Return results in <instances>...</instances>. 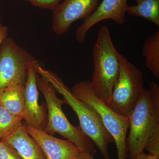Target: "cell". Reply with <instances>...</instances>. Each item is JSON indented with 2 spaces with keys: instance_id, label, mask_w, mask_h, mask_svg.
<instances>
[{
  "instance_id": "cell-1",
  "label": "cell",
  "mask_w": 159,
  "mask_h": 159,
  "mask_svg": "<svg viewBox=\"0 0 159 159\" xmlns=\"http://www.w3.org/2000/svg\"><path fill=\"white\" fill-rule=\"evenodd\" d=\"M149 87L150 89H145L128 117L129 133L126 146L130 159L144 153L147 141L159 129V84L152 81Z\"/></svg>"
},
{
  "instance_id": "cell-2",
  "label": "cell",
  "mask_w": 159,
  "mask_h": 159,
  "mask_svg": "<svg viewBox=\"0 0 159 159\" xmlns=\"http://www.w3.org/2000/svg\"><path fill=\"white\" fill-rule=\"evenodd\" d=\"M37 72L51 83L57 93L62 95L65 103L70 106L77 115L80 127L97 146L103 158L110 159L108 146L114 142L113 138L106 129L97 111L88 103L75 97L56 74L45 70L40 66L38 68Z\"/></svg>"
},
{
  "instance_id": "cell-3",
  "label": "cell",
  "mask_w": 159,
  "mask_h": 159,
  "mask_svg": "<svg viewBox=\"0 0 159 159\" xmlns=\"http://www.w3.org/2000/svg\"><path fill=\"white\" fill-rule=\"evenodd\" d=\"M118 53L108 27H100L93 49L94 70L90 82L97 97L106 104L110 101L119 74Z\"/></svg>"
},
{
  "instance_id": "cell-4",
  "label": "cell",
  "mask_w": 159,
  "mask_h": 159,
  "mask_svg": "<svg viewBox=\"0 0 159 159\" xmlns=\"http://www.w3.org/2000/svg\"><path fill=\"white\" fill-rule=\"evenodd\" d=\"M39 75L37 80L38 89L43 95L48 111V122L45 131L49 134L57 133L70 141L80 148L94 156L96 150L93 141L86 135L79 126L76 127L69 121L62 110L65 103L56 95V90L46 78Z\"/></svg>"
},
{
  "instance_id": "cell-5",
  "label": "cell",
  "mask_w": 159,
  "mask_h": 159,
  "mask_svg": "<svg viewBox=\"0 0 159 159\" xmlns=\"http://www.w3.org/2000/svg\"><path fill=\"white\" fill-rule=\"evenodd\" d=\"M71 92L78 99L95 109L102 119L106 129L116 143L118 159H127L126 134L129 129L128 117L119 115L97 97L89 80L77 83Z\"/></svg>"
},
{
  "instance_id": "cell-6",
  "label": "cell",
  "mask_w": 159,
  "mask_h": 159,
  "mask_svg": "<svg viewBox=\"0 0 159 159\" xmlns=\"http://www.w3.org/2000/svg\"><path fill=\"white\" fill-rule=\"evenodd\" d=\"M118 57L119 74L107 105L117 113L128 117L143 94L144 80L142 71L119 52Z\"/></svg>"
},
{
  "instance_id": "cell-7",
  "label": "cell",
  "mask_w": 159,
  "mask_h": 159,
  "mask_svg": "<svg viewBox=\"0 0 159 159\" xmlns=\"http://www.w3.org/2000/svg\"><path fill=\"white\" fill-rule=\"evenodd\" d=\"M38 65L32 55L6 37L0 47V92L9 86L25 85L28 69Z\"/></svg>"
},
{
  "instance_id": "cell-8",
  "label": "cell",
  "mask_w": 159,
  "mask_h": 159,
  "mask_svg": "<svg viewBox=\"0 0 159 159\" xmlns=\"http://www.w3.org/2000/svg\"><path fill=\"white\" fill-rule=\"evenodd\" d=\"M99 0H65L52 11V28L57 35L64 34L72 24L85 19L97 9Z\"/></svg>"
},
{
  "instance_id": "cell-9",
  "label": "cell",
  "mask_w": 159,
  "mask_h": 159,
  "mask_svg": "<svg viewBox=\"0 0 159 159\" xmlns=\"http://www.w3.org/2000/svg\"><path fill=\"white\" fill-rule=\"evenodd\" d=\"M31 65L28 70L24 89L25 108L23 120L27 125L33 128L44 131L48 122L47 106L39 103V93L37 80L39 76L36 68L39 66Z\"/></svg>"
},
{
  "instance_id": "cell-10",
  "label": "cell",
  "mask_w": 159,
  "mask_h": 159,
  "mask_svg": "<svg viewBox=\"0 0 159 159\" xmlns=\"http://www.w3.org/2000/svg\"><path fill=\"white\" fill-rule=\"evenodd\" d=\"M128 0H102L97 9L77 28L75 33L77 41L83 43L87 33L96 24L111 20L119 25L125 22Z\"/></svg>"
},
{
  "instance_id": "cell-11",
  "label": "cell",
  "mask_w": 159,
  "mask_h": 159,
  "mask_svg": "<svg viewBox=\"0 0 159 159\" xmlns=\"http://www.w3.org/2000/svg\"><path fill=\"white\" fill-rule=\"evenodd\" d=\"M28 134L38 143L46 159H75L82 152L68 140L57 139L24 123Z\"/></svg>"
},
{
  "instance_id": "cell-12",
  "label": "cell",
  "mask_w": 159,
  "mask_h": 159,
  "mask_svg": "<svg viewBox=\"0 0 159 159\" xmlns=\"http://www.w3.org/2000/svg\"><path fill=\"white\" fill-rule=\"evenodd\" d=\"M0 140L11 145L23 159H46L40 146L28 134L22 122L7 136Z\"/></svg>"
},
{
  "instance_id": "cell-13",
  "label": "cell",
  "mask_w": 159,
  "mask_h": 159,
  "mask_svg": "<svg viewBox=\"0 0 159 159\" xmlns=\"http://www.w3.org/2000/svg\"><path fill=\"white\" fill-rule=\"evenodd\" d=\"M24 85L9 86L0 92V106L23 118L25 108Z\"/></svg>"
},
{
  "instance_id": "cell-14",
  "label": "cell",
  "mask_w": 159,
  "mask_h": 159,
  "mask_svg": "<svg viewBox=\"0 0 159 159\" xmlns=\"http://www.w3.org/2000/svg\"><path fill=\"white\" fill-rule=\"evenodd\" d=\"M145 66L154 77L159 79V31L145 39L142 49Z\"/></svg>"
},
{
  "instance_id": "cell-15",
  "label": "cell",
  "mask_w": 159,
  "mask_h": 159,
  "mask_svg": "<svg viewBox=\"0 0 159 159\" xmlns=\"http://www.w3.org/2000/svg\"><path fill=\"white\" fill-rule=\"evenodd\" d=\"M136 5L127 6L126 13L145 18L159 27V0H135Z\"/></svg>"
},
{
  "instance_id": "cell-16",
  "label": "cell",
  "mask_w": 159,
  "mask_h": 159,
  "mask_svg": "<svg viewBox=\"0 0 159 159\" xmlns=\"http://www.w3.org/2000/svg\"><path fill=\"white\" fill-rule=\"evenodd\" d=\"M22 121L21 117L11 113L0 106V140L12 132Z\"/></svg>"
},
{
  "instance_id": "cell-17",
  "label": "cell",
  "mask_w": 159,
  "mask_h": 159,
  "mask_svg": "<svg viewBox=\"0 0 159 159\" xmlns=\"http://www.w3.org/2000/svg\"><path fill=\"white\" fill-rule=\"evenodd\" d=\"M0 159H23L17 150L3 141L0 140Z\"/></svg>"
},
{
  "instance_id": "cell-18",
  "label": "cell",
  "mask_w": 159,
  "mask_h": 159,
  "mask_svg": "<svg viewBox=\"0 0 159 159\" xmlns=\"http://www.w3.org/2000/svg\"><path fill=\"white\" fill-rule=\"evenodd\" d=\"M145 150L151 155L159 157V129L149 138L145 144Z\"/></svg>"
},
{
  "instance_id": "cell-19",
  "label": "cell",
  "mask_w": 159,
  "mask_h": 159,
  "mask_svg": "<svg viewBox=\"0 0 159 159\" xmlns=\"http://www.w3.org/2000/svg\"><path fill=\"white\" fill-rule=\"evenodd\" d=\"M60 1V0H29V2L34 6L53 11L58 6Z\"/></svg>"
},
{
  "instance_id": "cell-20",
  "label": "cell",
  "mask_w": 159,
  "mask_h": 159,
  "mask_svg": "<svg viewBox=\"0 0 159 159\" xmlns=\"http://www.w3.org/2000/svg\"><path fill=\"white\" fill-rule=\"evenodd\" d=\"M8 29L0 22V47L4 40L7 37Z\"/></svg>"
},
{
  "instance_id": "cell-21",
  "label": "cell",
  "mask_w": 159,
  "mask_h": 159,
  "mask_svg": "<svg viewBox=\"0 0 159 159\" xmlns=\"http://www.w3.org/2000/svg\"><path fill=\"white\" fill-rule=\"evenodd\" d=\"M93 157L85 152H81L75 159H95Z\"/></svg>"
},
{
  "instance_id": "cell-22",
  "label": "cell",
  "mask_w": 159,
  "mask_h": 159,
  "mask_svg": "<svg viewBox=\"0 0 159 159\" xmlns=\"http://www.w3.org/2000/svg\"><path fill=\"white\" fill-rule=\"evenodd\" d=\"M157 156L151 155L146 154L145 153L141 154L138 156L136 157L134 159H156Z\"/></svg>"
},
{
  "instance_id": "cell-23",
  "label": "cell",
  "mask_w": 159,
  "mask_h": 159,
  "mask_svg": "<svg viewBox=\"0 0 159 159\" xmlns=\"http://www.w3.org/2000/svg\"><path fill=\"white\" fill-rule=\"evenodd\" d=\"M23 1H29V0H23Z\"/></svg>"
}]
</instances>
